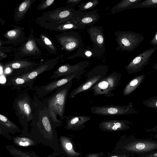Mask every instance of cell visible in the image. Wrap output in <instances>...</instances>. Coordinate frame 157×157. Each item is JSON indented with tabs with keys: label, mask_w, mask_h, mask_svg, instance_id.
Listing matches in <instances>:
<instances>
[{
	"label": "cell",
	"mask_w": 157,
	"mask_h": 157,
	"mask_svg": "<svg viewBox=\"0 0 157 157\" xmlns=\"http://www.w3.org/2000/svg\"><path fill=\"white\" fill-rule=\"evenodd\" d=\"M72 83V81L59 88L52 95L44 100V105L52 121H59L58 116L62 120L64 118L65 105Z\"/></svg>",
	"instance_id": "obj_1"
},
{
	"label": "cell",
	"mask_w": 157,
	"mask_h": 157,
	"mask_svg": "<svg viewBox=\"0 0 157 157\" xmlns=\"http://www.w3.org/2000/svg\"><path fill=\"white\" fill-rule=\"evenodd\" d=\"M53 67V64L46 63L28 72L8 77L6 85L12 86L13 89H20L26 86H29L32 89L33 83L37 77L42 73L51 70Z\"/></svg>",
	"instance_id": "obj_2"
},
{
	"label": "cell",
	"mask_w": 157,
	"mask_h": 157,
	"mask_svg": "<svg viewBox=\"0 0 157 157\" xmlns=\"http://www.w3.org/2000/svg\"><path fill=\"white\" fill-rule=\"evenodd\" d=\"M121 78V74L114 71L98 82L90 90H93L94 95L95 96L102 95L104 97H112L114 95L112 91L119 85Z\"/></svg>",
	"instance_id": "obj_3"
},
{
	"label": "cell",
	"mask_w": 157,
	"mask_h": 157,
	"mask_svg": "<svg viewBox=\"0 0 157 157\" xmlns=\"http://www.w3.org/2000/svg\"><path fill=\"white\" fill-rule=\"evenodd\" d=\"M118 47L117 50L128 52L136 48L144 39L138 33L129 31H119L114 33Z\"/></svg>",
	"instance_id": "obj_4"
},
{
	"label": "cell",
	"mask_w": 157,
	"mask_h": 157,
	"mask_svg": "<svg viewBox=\"0 0 157 157\" xmlns=\"http://www.w3.org/2000/svg\"><path fill=\"white\" fill-rule=\"evenodd\" d=\"M126 149L131 153L145 157L157 151V141L132 137L126 146Z\"/></svg>",
	"instance_id": "obj_5"
},
{
	"label": "cell",
	"mask_w": 157,
	"mask_h": 157,
	"mask_svg": "<svg viewBox=\"0 0 157 157\" xmlns=\"http://www.w3.org/2000/svg\"><path fill=\"white\" fill-rule=\"evenodd\" d=\"M133 103L129 102L125 105H108L101 106H92L91 112L97 115L103 116H115L137 114L138 112L133 108Z\"/></svg>",
	"instance_id": "obj_6"
},
{
	"label": "cell",
	"mask_w": 157,
	"mask_h": 157,
	"mask_svg": "<svg viewBox=\"0 0 157 157\" xmlns=\"http://www.w3.org/2000/svg\"><path fill=\"white\" fill-rule=\"evenodd\" d=\"M83 71H79L68 75L59 79L55 80L46 84L32 88L35 90L38 97L41 98L48 94L56 90L63 85L72 81L75 78H77L82 74Z\"/></svg>",
	"instance_id": "obj_7"
},
{
	"label": "cell",
	"mask_w": 157,
	"mask_h": 157,
	"mask_svg": "<svg viewBox=\"0 0 157 157\" xmlns=\"http://www.w3.org/2000/svg\"><path fill=\"white\" fill-rule=\"evenodd\" d=\"M157 49V47L155 46L145 50L136 56L125 66V68L128 73L132 74L141 71L148 64L152 55Z\"/></svg>",
	"instance_id": "obj_8"
},
{
	"label": "cell",
	"mask_w": 157,
	"mask_h": 157,
	"mask_svg": "<svg viewBox=\"0 0 157 157\" xmlns=\"http://www.w3.org/2000/svg\"><path fill=\"white\" fill-rule=\"evenodd\" d=\"M89 64V62L87 61H83L74 65L68 64L62 65L53 72L50 79L56 80L61 77L83 71Z\"/></svg>",
	"instance_id": "obj_9"
},
{
	"label": "cell",
	"mask_w": 157,
	"mask_h": 157,
	"mask_svg": "<svg viewBox=\"0 0 157 157\" xmlns=\"http://www.w3.org/2000/svg\"><path fill=\"white\" fill-rule=\"evenodd\" d=\"M59 42L67 51H71L80 47L82 44V39L77 32H72L59 37Z\"/></svg>",
	"instance_id": "obj_10"
},
{
	"label": "cell",
	"mask_w": 157,
	"mask_h": 157,
	"mask_svg": "<svg viewBox=\"0 0 157 157\" xmlns=\"http://www.w3.org/2000/svg\"><path fill=\"white\" fill-rule=\"evenodd\" d=\"M14 107L20 117L27 119L32 118V105L29 97H19L15 101Z\"/></svg>",
	"instance_id": "obj_11"
},
{
	"label": "cell",
	"mask_w": 157,
	"mask_h": 157,
	"mask_svg": "<svg viewBox=\"0 0 157 157\" xmlns=\"http://www.w3.org/2000/svg\"><path fill=\"white\" fill-rule=\"evenodd\" d=\"M107 72L98 75L94 76L89 79L78 87L73 90L69 94V98H73L75 96L81 92L90 90L92 86L99 81L105 77Z\"/></svg>",
	"instance_id": "obj_12"
},
{
	"label": "cell",
	"mask_w": 157,
	"mask_h": 157,
	"mask_svg": "<svg viewBox=\"0 0 157 157\" xmlns=\"http://www.w3.org/2000/svg\"><path fill=\"white\" fill-rule=\"evenodd\" d=\"M87 33L95 46L101 49H105L104 35L101 27L91 25Z\"/></svg>",
	"instance_id": "obj_13"
},
{
	"label": "cell",
	"mask_w": 157,
	"mask_h": 157,
	"mask_svg": "<svg viewBox=\"0 0 157 157\" xmlns=\"http://www.w3.org/2000/svg\"><path fill=\"white\" fill-rule=\"evenodd\" d=\"M132 123V122L126 120H110L101 122L99 126L102 129L110 131L124 130L129 128V124Z\"/></svg>",
	"instance_id": "obj_14"
},
{
	"label": "cell",
	"mask_w": 157,
	"mask_h": 157,
	"mask_svg": "<svg viewBox=\"0 0 157 157\" xmlns=\"http://www.w3.org/2000/svg\"><path fill=\"white\" fill-rule=\"evenodd\" d=\"M100 17L97 10L88 12H81L76 19L78 23L85 27L91 25L96 22Z\"/></svg>",
	"instance_id": "obj_15"
},
{
	"label": "cell",
	"mask_w": 157,
	"mask_h": 157,
	"mask_svg": "<svg viewBox=\"0 0 157 157\" xmlns=\"http://www.w3.org/2000/svg\"><path fill=\"white\" fill-rule=\"evenodd\" d=\"M66 120L67 125L70 128L82 127L85 123L91 119L89 116H74L70 115L64 116Z\"/></svg>",
	"instance_id": "obj_16"
},
{
	"label": "cell",
	"mask_w": 157,
	"mask_h": 157,
	"mask_svg": "<svg viewBox=\"0 0 157 157\" xmlns=\"http://www.w3.org/2000/svg\"><path fill=\"white\" fill-rule=\"evenodd\" d=\"M145 75L143 74L137 76L131 80L127 84L123 91V95L126 96L133 92L143 82Z\"/></svg>",
	"instance_id": "obj_17"
},
{
	"label": "cell",
	"mask_w": 157,
	"mask_h": 157,
	"mask_svg": "<svg viewBox=\"0 0 157 157\" xmlns=\"http://www.w3.org/2000/svg\"><path fill=\"white\" fill-rule=\"evenodd\" d=\"M142 1V0H121L113 6L111 9L112 13L132 9L134 6Z\"/></svg>",
	"instance_id": "obj_18"
},
{
	"label": "cell",
	"mask_w": 157,
	"mask_h": 157,
	"mask_svg": "<svg viewBox=\"0 0 157 157\" xmlns=\"http://www.w3.org/2000/svg\"><path fill=\"white\" fill-rule=\"evenodd\" d=\"M33 63L31 62L25 61H16L4 65V68L6 67H10L12 69L22 70L25 69L27 70L32 67Z\"/></svg>",
	"instance_id": "obj_19"
},
{
	"label": "cell",
	"mask_w": 157,
	"mask_h": 157,
	"mask_svg": "<svg viewBox=\"0 0 157 157\" xmlns=\"http://www.w3.org/2000/svg\"><path fill=\"white\" fill-rule=\"evenodd\" d=\"M99 3L98 0H94L85 2H82L78 6V10L80 12H84L93 9Z\"/></svg>",
	"instance_id": "obj_20"
},
{
	"label": "cell",
	"mask_w": 157,
	"mask_h": 157,
	"mask_svg": "<svg viewBox=\"0 0 157 157\" xmlns=\"http://www.w3.org/2000/svg\"><path fill=\"white\" fill-rule=\"evenodd\" d=\"M35 42L32 40H29L22 49V51L26 54L34 53L37 50Z\"/></svg>",
	"instance_id": "obj_21"
},
{
	"label": "cell",
	"mask_w": 157,
	"mask_h": 157,
	"mask_svg": "<svg viewBox=\"0 0 157 157\" xmlns=\"http://www.w3.org/2000/svg\"><path fill=\"white\" fill-rule=\"evenodd\" d=\"M157 6V0H146L142 1L132 9L138 8H148Z\"/></svg>",
	"instance_id": "obj_22"
},
{
	"label": "cell",
	"mask_w": 157,
	"mask_h": 157,
	"mask_svg": "<svg viewBox=\"0 0 157 157\" xmlns=\"http://www.w3.org/2000/svg\"><path fill=\"white\" fill-rule=\"evenodd\" d=\"M31 3V1L27 0L20 5L18 8L17 14L19 16H21L25 13L29 7Z\"/></svg>",
	"instance_id": "obj_23"
},
{
	"label": "cell",
	"mask_w": 157,
	"mask_h": 157,
	"mask_svg": "<svg viewBox=\"0 0 157 157\" xmlns=\"http://www.w3.org/2000/svg\"><path fill=\"white\" fill-rule=\"evenodd\" d=\"M143 103L147 107L157 109V96L148 98L145 100Z\"/></svg>",
	"instance_id": "obj_24"
},
{
	"label": "cell",
	"mask_w": 157,
	"mask_h": 157,
	"mask_svg": "<svg viewBox=\"0 0 157 157\" xmlns=\"http://www.w3.org/2000/svg\"><path fill=\"white\" fill-rule=\"evenodd\" d=\"M20 33L18 29L12 30L8 31L5 34L6 37L9 39H14L18 37Z\"/></svg>",
	"instance_id": "obj_25"
},
{
	"label": "cell",
	"mask_w": 157,
	"mask_h": 157,
	"mask_svg": "<svg viewBox=\"0 0 157 157\" xmlns=\"http://www.w3.org/2000/svg\"><path fill=\"white\" fill-rule=\"evenodd\" d=\"M41 37L45 44L53 50H55L54 46L51 41L47 37L42 35Z\"/></svg>",
	"instance_id": "obj_26"
},
{
	"label": "cell",
	"mask_w": 157,
	"mask_h": 157,
	"mask_svg": "<svg viewBox=\"0 0 157 157\" xmlns=\"http://www.w3.org/2000/svg\"><path fill=\"white\" fill-rule=\"evenodd\" d=\"M144 129L147 132L155 133L154 136L155 138L157 139V125L150 128H144Z\"/></svg>",
	"instance_id": "obj_27"
},
{
	"label": "cell",
	"mask_w": 157,
	"mask_h": 157,
	"mask_svg": "<svg viewBox=\"0 0 157 157\" xmlns=\"http://www.w3.org/2000/svg\"><path fill=\"white\" fill-rule=\"evenodd\" d=\"M55 1L54 0H47L44 3L40 8V9H44L50 6Z\"/></svg>",
	"instance_id": "obj_28"
},
{
	"label": "cell",
	"mask_w": 157,
	"mask_h": 157,
	"mask_svg": "<svg viewBox=\"0 0 157 157\" xmlns=\"http://www.w3.org/2000/svg\"><path fill=\"white\" fill-rule=\"evenodd\" d=\"M150 44L153 46H157V29L153 38L150 41Z\"/></svg>",
	"instance_id": "obj_29"
},
{
	"label": "cell",
	"mask_w": 157,
	"mask_h": 157,
	"mask_svg": "<svg viewBox=\"0 0 157 157\" xmlns=\"http://www.w3.org/2000/svg\"><path fill=\"white\" fill-rule=\"evenodd\" d=\"M82 0H69L67 1V3L71 6H74L78 4Z\"/></svg>",
	"instance_id": "obj_30"
},
{
	"label": "cell",
	"mask_w": 157,
	"mask_h": 157,
	"mask_svg": "<svg viewBox=\"0 0 157 157\" xmlns=\"http://www.w3.org/2000/svg\"><path fill=\"white\" fill-rule=\"evenodd\" d=\"M66 147L67 150H70L72 149V144L71 143H68L66 144Z\"/></svg>",
	"instance_id": "obj_31"
},
{
	"label": "cell",
	"mask_w": 157,
	"mask_h": 157,
	"mask_svg": "<svg viewBox=\"0 0 157 157\" xmlns=\"http://www.w3.org/2000/svg\"><path fill=\"white\" fill-rule=\"evenodd\" d=\"M19 144L20 146H29V143L27 142H20Z\"/></svg>",
	"instance_id": "obj_32"
},
{
	"label": "cell",
	"mask_w": 157,
	"mask_h": 157,
	"mask_svg": "<svg viewBox=\"0 0 157 157\" xmlns=\"http://www.w3.org/2000/svg\"><path fill=\"white\" fill-rule=\"evenodd\" d=\"M145 157H157V151Z\"/></svg>",
	"instance_id": "obj_33"
},
{
	"label": "cell",
	"mask_w": 157,
	"mask_h": 157,
	"mask_svg": "<svg viewBox=\"0 0 157 157\" xmlns=\"http://www.w3.org/2000/svg\"><path fill=\"white\" fill-rule=\"evenodd\" d=\"M85 55L88 57H90L92 55V53L91 52L89 51H87L86 52H85Z\"/></svg>",
	"instance_id": "obj_34"
},
{
	"label": "cell",
	"mask_w": 157,
	"mask_h": 157,
	"mask_svg": "<svg viewBox=\"0 0 157 157\" xmlns=\"http://www.w3.org/2000/svg\"><path fill=\"white\" fill-rule=\"evenodd\" d=\"M0 75H2V74L3 73V67L2 66V65H1L0 66Z\"/></svg>",
	"instance_id": "obj_35"
},
{
	"label": "cell",
	"mask_w": 157,
	"mask_h": 157,
	"mask_svg": "<svg viewBox=\"0 0 157 157\" xmlns=\"http://www.w3.org/2000/svg\"><path fill=\"white\" fill-rule=\"evenodd\" d=\"M153 68L154 69L157 70V61L154 65Z\"/></svg>",
	"instance_id": "obj_36"
},
{
	"label": "cell",
	"mask_w": 157,
	"mask_h": 157,
	"mask_svg": "<svg viewBox=\"0 0 157 157\" xmlns=\"http://www.w3.org/2000/svg\"><path fill=\"white\" fill-rule=\"evenodd\" d=\"M111 157H118V156H112Z\"/></svg>",
	"instance_id": "obj_37"
},
{
	"label": "cell",
	"mask_w": 157,
	"mask_h": 157,
	"mask_svg": "<svg viewBox=\"0 0 157 157\" xmlns=\"http://www.w3.org/2000/svg\"></svg>",
	"instance_id": "obj_38"
}]
</instances>
